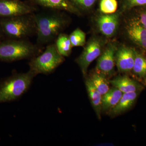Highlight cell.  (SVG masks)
<instances>
[{"label":"cell","instance_id":"30bf717a","mask_svg":"<svg viewBox=\"0 0 146 146\" xmlns=\"http://www.w3.org/2000/svg\"><path fill=\"white\" fill-rule=\"evenodd\" d=\"M120 13L118 12L111 14H102L97 18L96 24L99 31L107 37L114 36L119 25Z\"/></svg>","mask_w":146,"mask_h":146},{"label":"cell","instance_id":"5bb4252c","mask_svg":"<svg viewBox=\"0 0 146 146\" xmlns=\"http://www.w3.org/2000/svg\"><path fill=\"white\" fill-rule=\"evenodd\" d=\"M138 92L123 94L117 104L108 112L110 116H117L130 109L136 101Z\"/></svg>","mask_w":146,"mask_h":146},{"label":"cell","instance_id":"52a82bcc","mask_svg":"<svg viewBox=\"0 0 146 146\" xmlns=\"http://www.w3.org/2000/svg\"><path fill=\"white\" fill-rule=\"evenodd\" d=\"M118 47L115 42H108L98 59L96 72L110 78L115 73V55Z\"/></svg>","mask_w":146,"mask_h":146},{"label":"cell","instance_id":"2e32d148","mask_svg":"<svg viewBox=\"0 0 146 146\" xmlns=\"http://www.w3.org/2000/svg\"><path fill=\"white\" fill-rule=\"evenodd\" d=\"M123 93L116 87L110 89L102 98V112H108L117 104Z\"/></svg>","mask_w":146,"mask_h":146},{"label":"cell","instance_id":"d4e9b609","mask_svg":"<svg viewBox=\"0 0 146 146\" xmlns=\"http://www.w3.org/2000/svg\"><path fill=\"white\" fill-rule=\"evenodd\" d=\"M5 39V36L2 28L1 24H0V41Z\"/></svg>","mask_w":146,"mask_h":146},{"label":"cell","instance_id":"4fadbf2b","mask_svg":"<svg viewBox=\"0 0 146 146\" xmlns=\"http://www.w3.org/2000/svg\"><path fill=\"white\" fill-rule=\"evenodd\" d=\"M109 83L114 87L125 93L138 92L143 89V87L135 80L127 76H119L109 80Z\"/></svg>","mask_w":146,"mask_h":146},{"label":"cell","instance_id":"7402d4cb","mask_svg":"<svg viewBox=\"0 0 146 146\" xmlns=\"http://www.w3.org/2000/svg\"><path fill=\"white\" fill-rule=\"evenodd\" d=\"M76 8L81 11H87L93 7L97 0H69Z\"/></svg>","mask_w":146,"mask_h":146},{"label":"cell","instance_id":"ba28073f","mask_svg":"<svg viewBox=\"0 0 146 146\" xmlns=\"http://www.w3.org/2000/svg\"><path fill=\"white\" fill-rule=\"evenodd\" d=\"M37 7L21 0H0V18H6L36 12Z\"/></svg>","mask_w":146,"mask_h":146},{"label":"cell","instance_id":"9a60e30c","mask_svg":"<svg viewBox=\"0 0 146 146\" xmlns=\"http://www.w3.org/2000/svg\"><path fill=\"white\" fill-rule=\"evenodd\" d=\"M85 84L92 106L98 119H101L102 96L95 88L88 77L85 78Z\"/></svg>","mask_w":146,"mask_h":146},{"label":"cell","instance_id":"277c9868","mask_svg":"<svg viewBox=\"0 0 146 146\" xmlns=\"http://www.w3.org/2000/svg\"><path fill=\"white\" fill-rule=\"evenodd\" d=\"M36 75L31 70L15 73L0 84V103L16 100L25 94Z\"/></svg>","mask_w":146,"mask_h":146},{"label":"cell","instance_id":"7c38bea8","mask_svg":"<svg viewBox=\"0 0 146 146\" xmlns=\"http://www.w3.org/2000/svg\"><path fill=\"white\" fill-rule=\"evenodd\" d=\"M29 2L35 6L47 9L66 11L78 16L81 14V12L69 0H30Z\"/></svg>","mask_w":146,"mask_h":146},{"label":"cell","instance_id":"603a6c76","mask_svg":"<svg viewBox=\"0 0 146 146\" xmlns=\"http://www.w3.org/2000/svg\"><path fill=\"white\" fill-rule=\"evenodd\" d=\"M146 5V0H124L122 8L127 10L136 6Z\"/></svg>","mask_w":146,"mask_h":146},{"label":"cell","instance_id":"7a4b0ae2","mask_svg":"<svg viewBox=\"0 0 146 146\" xmlns=\"http://www.w3.org/2000/svg\"><path fill=\"white\" fill-rule=\"evenodd\" d=\"M43 50L44 47L32 43L29 39H5L0 41V61L30 60L40 54Z\"/></svg>","mask_w":146,"mask_h":146},{"label":"cell","instance_id":"8992f818","mask_svg":"<svg viewBox=\"0 0 146 146\" xmlns=\"http://www.w3.org/2000/svg\"><path fill=\"white\" fill-rule=\"evenodd\" d=\"M105 44V41L103 39L98 36H94L85 44L81 54L76 59V62L80 68L84 78L87 76L89 65L99 57Z\"/></svg>","mask_w":146,"mask_h":146},{"label":"cell","instance_id":"cb8c5ba5","mask_svg":"<svg viewBox=\"0 0 146 146\" xmlns=\"http://www.w3.org/2000/svg\"><path fill=\"white\" fill-rule=\"evenodd\" d=\"M140 21L143 26L146 29V10L141 13Z\"/></svg>","mask_w":146,"mask_h":146},{"label":"cell","instance_id":"8fae6325","mask_svg":"<svg viewBox=\"0 0 146 146\" xmlns=\"http://www.w3.org/2000/svg\"><path fill=\"white\" fill-rule=\"evenodd\" d=\"M125 29L129 39L136 44L146 50V29L140 20L131 19L128 22Z\"/></svg>","mask_w":146,"mask_h":146},{"label":"cell","instance_id":"ffe728a7","mask_svg":"<svg viewBox=\"0 0 146 146\" xmlns=\"http://www.w3.org/2000/svg\"><path fill=\"white\" fill-rule=\"evenodd\" d=\"M69 36L73 47L84 46L86 44V33L78 28L75 29Z\"/></svg>","mask_w":146,"mask_h":146},{"label":"cell","instance_id":"44dd1931","mask_svg":"<svg viewBox=\"0 0 146 146\" xmlns=\"http://www.w3.org/2000/svg\"><path fill=\"white\" fill-rule=\"evenodd\" d=\"M118 7L117 0H101L99 4L100 11L104 14L115 13Z\"/></svg>","mask_w":146,"mask_h":146},{"label":"cell","instance_id":"5b68a950","mask_svg":"<svg viewBox=\"0 0 146 146\" xmlns=\"http://www.w3.org/2000/svg\"><path fill=\"white\" fill-rule=\"evenodd\" d=\"M65 60V58L58 51L54 42L47 45L44 50L29 60V70L36 75H49L54 72Z\"/></svg>","mask_w":146,"mask_h":146},{"label":"cell","instance_id":"9c48e42d","mask_svg":"<svg viewBox=\"0 0 146 146\" xmlns=\"http://www.w3.org/2000/svg\"><path fill=\"white\" fill-rule=\"evenodd\" d=\"M135 60V50L126 46L118 48L115 55V65L122 73L132 71Z\"/></svg>","mask_w":146,"mask_h":146},{"label":"cell","instance_id":"d6986e66","mask_svg":"<svg viewBox=\"0 0 146 146\" xmlns=\"http://www.w3.org/2000/svg\"><path fill=\"white\" fill-rule=\"evenodd\" d=\"M132 71L138 78L146 80V57L135 50V60Z\"/></svg>","mask_w":146,"mask_h":146},{"label":"cell","instance_id":"3957f363","mask_svg":"<svg viewBox=\"0 0 146 146\" xmlns=\"http://www.w3.org/2000/svg\"><path fill=\"white\" fill-rule=\"evenodd\" d=\"M34 13L0 18V24L6 39H29L36 35Z\"/></svg>","mask_w":146,"mask_h":146},{"label":"cell","instance_id":"6da1fadb","mask_svg":"<svg viewBox=\"0 0 146 146\" xmlns=\"http://www.w3.org/2000/svg\"><path fill=\"white\" fill-rule=\"evenodd\" d=\"M48 9L34 13L36 27V44L42 47L54 43L68 24L61 11Z\"/></svg>","mask_w":146,"mask_h":146},{"label":"cell","instance_id":"ac0fdd59","mask_svg":"<svg viewBox=\"0 0 146 146\" xmlns=\"http://www.w3.org/2000/svg\"><path fill=\"white\" fill-rule=\"evenodd\" d=\"M88 77L102 96L107 93L109 90V80L103 75L95 71Z\"/></svg>","mask_w":146,"mask_h":146},{"label":"cell","instance_id":"e0dca14e","mask_svg":"<svg viewBox=\"0 0 146 146\" xmlns=\"http://www.w3.org/2000/svg\"><path fill=\"white\" fill-rule=\"evenodd\" d=\"M54 43L58 51L63 57H68L71 54L73 47L68 35L60 33Z\"/></svg>","mask_w":146,"mask_h":146}]
</instances>
